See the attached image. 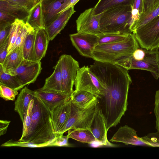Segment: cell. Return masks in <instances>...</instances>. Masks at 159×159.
<instances>
[{
	"instance_id": "cell-1",
	"label": "cell",
	"mask_w": 159,
	"mask_h": 159,
	"mask_svg": "<svg viewBox=\"0 0 159 159\" xmlns=\"http://www.w3.org/2000/svg\"><path fill=\"white\" fill-rule=\"evenodd\" d=\"M57 135L54 132L51 110L35 94L30 128L27 135L18 140L37 144L49 143Z\"/></svg>"
},
{
	"instance_id": "cell-2",
	"label": "cell",
	"mask_w": 159,
	"mask_h": 159,
	"mask_svg": "<svg viewBox=\"0 0 159 159\" xmlns=\"http://www.w3.org/2000/svg\"><path fill=\"white\" fill-rule=\"evenodd\" d=\"M139 47L134 34H129L119 42L98 44L93 51L92 58L95 61L115 64L122 57L132 54Z\"/></svg>"
},
{
	"instance_id": "cell-3",
	"label": "cell",
	"mask_w": 159,
	"mask_h": 159,
	"mask_svg": "<svg viewBox=\"0 0 159 159\" xmlns=\"http://www.w3.org/2000/svg\"><path fill=\"white\" fill-rule=\"evenodd\" d=\"M132 5L114 7L100 14V29L103 34L132 33L130 30Z\"/></svg>"
},
{
	"instance_id": "cell-4",
	"label": "cell",
	"mask_w": 159,
	"mask_h": 159,
	"mask_svg": "<svg viewBox=\"0 0 159 159\" xmlns=\"http://www.w3.org/2000/svg\"><path fill=\"white\" fill-rule=\"evenodd\" d=\"M115 64L128 70H146L150 72L155 79L159 78L158 49L148 50L140 46L132 54L122 57Z\"/></svg>"
},
{
	"instance_id": "cell-5",
	"label": "cell",
	"mask_w": 159,
	"mask_h": 159,
	"mask_svg": "<svg viewBox=\"0 0 159 159\" xmlns=\"http://www.w3.org/2000/svg\"><path fill=\"white\" fill-rule=\"evenodd\" d=\"M98 108V98L89 106L83 108L77 107L70 101V111L69 116L63 126L57 134H63L71 129H90L91 125Z\"/></svg>"
},
{
	"instance_id": "cell-6",
	"label": "cell",
	"mask_w": 159,
	"mask_h": 159,
	"mask_svg": "<svg viewBox=\"0 0 159 159\" xmlns=\"http://www.w3.org/2000/svg\"><path fill=\"white\" fill-rule=\"evenodd\" d=\"M140 46L148 50L159 48V15L133 33Z\"/></svg>"
},
{
	"instance_id": "cell-7",
	"label": "cell",
	"mask_w": 159,
	"mask_h": 159,
	"mask_svg": "<svg viewBox=\"0 0 159 159\" xmlns=\"http://www.w3.org/2000/svg\"><path fill=\"white\" fill-rule=\"evenodd\" d=\"M74 85L75 90L89 92L98 98L104 93V87L88 66H84L79 70Z\"/></svg>"
},
{
	"instance_id": "cell-8",
	"label": "cell",
	"mask_w": 159,
	"mask_h": 159,
	"mask_svg": "<svg viewBox=\"0 0 159 159\" xmlns=\"http://www.w3.org/2000/svg\"><path fill=\"white\" fill-rule=\"evenodd\" d=\"M61 62L63 93L71 95L78 70L79 62L71 55L63 54L59 59Z\"/></svg>"
},
{
	"instance_id": "cell-9",
	"label": "cell",
	"mask_w": 159,
	"mask_h": 159,
	"mask_svg": "<svg viewBox=\"0 0 159 159\" xmlns=\"http://www.w3.org/2000/svg\"><path fill=\"white\" fill-rule=\"evenodd\" d=\"M100 16L94 14L93 7L86 10L76 20L77 32L98 36L103 34L100 29Z\"/></svg>"
},
{
	"instance_id": "cell-10",
	"label": "cell",
	"mask_w": 159,
	"mask_h": 159,
	"mask_svg": "<svg viewBox=\"0 0 159 159\" xmlns=\"http://www.w3.org/2000/svg\"><path fill=\"white\" fill-rule=\"evenodd\" d=\"M42 69L40 61L24 59L15 70L14 75L23 88L27 84L34 83L40 73Z\"/></svg>"
},
{
	"instance_id": "cell-11",
	"label": "cell",
	"mask_w": 159,
	"mask_h": 159,
	"mask_svg": "<svg viewBox=\"0 0 159 159\" xmlns=\"http://www.w3.org/2000/svg\"><path fill=\"white\" fill-rule=\"evenodd\" d=\"M73 46L82 56L92 58V53L98 44V36L94 35L77 32L70 34Z\"/></svg>"
},
{
	"instance_id": "cell-12",
	"label": "cell",
	"mask_w": 159,
	"mask_h": 159,
	"mask_svg": "<svg viewBox=\"0 0 159 159\" xmlns=\"http://www.w3.org/2000/svg\"><path fill=\"white\" fill-rule=\"evenodd\" d=\"M71 0H43L42 8L45 28L55 20L59 14L65 11Z\"/></svg>"
},
{
	"instance_id": "cell-13",
	"label": "cell",
	"mask_w": 159,
	"mask_h": 159,
	"mask_svg": "<svg viewBox=\"0 0 159 159\" xmlns=\"http://www.w3.org/2000/svg\"><path fill=\"white\" fill-rule=\"evenodd\" d=\"M109 141L122 143L126 145L149 146L138 136L134 129L127 125L120 127Z\"/></svg>"
},
{
	"instance_id": "cell-14",
	"label": "cell",
	"mask_w": 159,
	"mask_h": 159,
	"mask_svg": "<svg viewBox=\"0 0 159 159\" xmlns=\"http://www.w3.org/2000/svg\"><path fill=\"white\" fill-rule=\"evenodd\" d=\"M90 128L97 141L103 145L113 146L107 139L106 122L98 106Z\"/></svg>"
},
{
	"instance_id": "cell-15",
	"label": "cell",
	"mask_w": 159,
	"mask_h": 159,
	"mask_svg": "<svg viewBox=\"0 0 159 159\" xmlns=\"http://www.w3.org/2000/svg\"><path fill=\"white\" fill-rule=\"evenodd\" d=\"M70 99L51 110L52 122L54 133L56 134L62 128L69 116L70 111Z\"/></svg>"
},
{
	"instance_id": "cell-16",
	"label": "cell",
	"mask_w": 159,
	"mask_h": 159,
	"mask_svg": "<svg viewBox=\"0 0 159 159\" xmlns=\"http://www.w3.org/2000/svg\"><path fill=\"white\" fill-rule=\"evenodd\" d=\"M71 7L59 14L57 18L45 28L50 41L53 40L64 28L72 15L75 12Z\"/></svg>"
},
{
	"instance_id": "cell-17",
	"label": "cell",
	"mask_w": 159,
	"mask_h": 159,
	"mask_svg": "<svg viewBox=\"0 0 159 159\" xmlns=\"http://www.w3.org/2000/svg\"><path fill=\"white\" fill-rule=\"evenodd\" d=\"M35 31L33 61L40 62L45 56L50 40L45 29Z\"/></svg>"
},
{
	"instance_id": "cell-18",
	"label": "cell",
	"mask_w": 159,
	"mask_h": 159,
	"mask_svg": "<svg viewBox=\"0 0 159 159\" xmlns=\"http://www.w3.org/2000/svg\"><path fill=\"white\" fill-rule=\"evenodd\" d=\"M35 94L50 110L61 103L70 99L71 95H67L42 90L41 88L34 90Z\"/></svg>"
},
{
	"instance_id": "cell-19",
	"label": "cell",
	"mask_w": 159,
	"mask_h": 159,
	"mask_svg": "<svg viewBox=\"0 0 159 159\" xmlns=\"http://www.w3.org/2000/svg\"><path fill=\"white\" fill-rule=\"evenodd\" d=\"M35 96L34 91L29 89L27 86L22 89L18 95L14 110L18 114L22 123L29 104Z\"/></svg>"
},
{
	"instance_id": "cell-20",
	"label": "cell",
	"mask_w": 159,
	"mask_h": 159,
	"mask_svg": "<svg viewBox=\"0 0 159 159\" xmlns=\"http://www.w3.org/2000/svg\"><path fill=\"white\" fill-rule=\"evenodd\" d=\"M24 59L22 46L18 47L7 54L3 62L0 65L5 72L14 75Z\"/></svg>"
},
{
	"instance_id": "cell-21",
	"label": "cell",
	"mask_w": 159,
	"mask_h": 159,
	"mask_svg": "<svg viewBox=\"0 0 159 159\" xmlns=\"http://www.w3.org/2000/svg\"><path fill=\"white\" fill-rule=\"evenodd\" d=\"M42 90L63 94L61 66L59 59L52 75L45 80Z\"/></svg>"
},
{
	"instance_id": "cell-22",
	"label": "cell",
	"mask_w": 159,
	"mask_h": 159,
	"mask_svg": "<svg viewBox=\"0 0 159 159\" xmlns=\"http://www.w3.org/2000/svg\"><path fill=\"white\" fill-rule=\"evenodd\" d=\"M0 11L12 16L16 19L26 22L30 11L16 4L5 0H0Z\"/></svg>"
},
{
	"instance_id": "cell-23",
	"label": "cell",
	"mask_w": 159,
	"mask_h": 159,
	"mask_svg": "<svg viewBox=\"0 0 159 159\" xmlns=\"http://www.w3.org/2000/svg\"><path fill=\"white\" fill-rule=\"evenodd\" d=\"M97 98L96 96L89 92L74 90L70 101L77 107L83 108L89 106Z\"/></svg>"
},
{
	"instance_id": "cell-24",
	"label": "cell",
	"mask_w": 159,
	"mask_h": 159,
	"mask_svg": "<svg viewBox=\"0 0 159 159\" xmlns=\"http://www.w3.org/2000/svg\"><path fill=\"white\" fill-rule=\"evenodd\" d=\"M26 22L35 30L45 29L43 21L41 1H39L30 11Z\"/></svg>"
},
{
	"instance_id": "cell-25",
	"label": "cell",
	"mask_w": 159,
	"mask_h": 159,
	"mask_svg": "<svg viewBox=\"0 0 159 159\" xmlns=\"http://www.w3.org/2000/svg\"><path fill=\"white\" fill-rule=\"evenodd\" d=\"M67 131V135L69 139L71 138L83 143H91L97 141L90 129H71Z\"/></svg>"
},
{
	"instance_id": "cell-26",
	"label": "cell",
	"mask_w": 159,
	"mask_h": 159,
	"mask_svg": "<svg viewBox=\"0 0 159 159\" xmlns=\"http://www.w3.org/2000/svg\"><path fill=\"white\" fill-rule=\"evenodd\" d=\"M159 15V2L148 11L142 12L139 19L131 27L133 33L136 30L144 25L151 20Z\"/></svg>"
},
{
	"instance_id": "cell-27",
	"label": "cell",
	"mask_w": 159,
	"mask_h": 159,
	"mask_svg": "<svg viewBox=\"0 0 159 159\" xmlns=\"http://www.w3.org/2000/svg\"><path fill=\"white\" fill-rule=\"evenodd\" d=\"M134 0H99L93 7L94 14H100L110 8L121 5H132Z\"/></svg>"
},
{
	"instance_id": "cell-28",
	"label": "cell",
	"mask_w": 159,
	"mask_h": 159,
	"mask_svg": "<svg viewBox=\"0 0 159 159\" xmlns=\"http://www.w3.org/2000/svg\"><path fill=\"white\" fill-rule=\"evenodd\" d=\"M35 31L33 30L27 34L22 46L24 59L34 61V45Z\"/></svg>"
},
{
	"instance_id": "cell-29",
	"label": "cell",
	"mask_w": 159,
	"mask_h": 159,
	"mask_svg": "<svg viewBox=\"0 0 159 159\" xmlns=\"http://www.w3.org/2000/svg\"><path fill=\"white\" fill-rule=\"evenodd\" d=\"M0 84L10 87L17 91L22 89V87L15 75L5 72L0 65Z\"/></svg>"
},
{
	"instance_id": "cell-30",
	"label": "cell",
	"mask_w": 159,
	"mask_h": 159,
	"mask_svg": "<svg viewBox=\"0 0 159 159\" xmlns=\"http://www.w3.org/2000/svg\"><path fill=\"white\" fill-rule=\"evenodd\" d=\"M25 22L24 21L17 19L11 25L9 36V42L8 54L12 50L19 31Z\"/></svg>"
},
{
	"instance_id": "cell-31",
	"label": "cell",
	"mask_w": 159,
	"mask_h": 159,
	"mask_svg": "<svg viewBox=\"0 0 159 159\" xmlns=\"http://www.w3.org/2000/svg\"><path fill=\"white\" fill-rule=\"evenodd\" d=\"M129 34H103L98 36V44L116 42L124 40Z\"/></svg>"
},
{
	"instance_id": "cell-32",
	"label": "cell",
	"mask_w": 159,
	"mask_h": 159,
	"mask_svg": "<svg viewBox=\"0 0 159 159\" xmlns=\"http://www.w3.org/2000/svg\"><path fill=\"white\" fill-rule=\"evenodd\" d=\"M34 98L31 101L24 116V121L22 123L23 128L22 135L19 140L22 139L27 135L30 128L31 122V112L34 102Z\"/></svg>"
},
{
	"instance_id": "cell-33",
	"label": "cell",
	"mask_w": 159,
	"mask_h": 159,
	"mask_svg": "<svg viewBox=\"0 0 159 159\" xmlns=\"http://www.w3.org/2000/svg\"><path fill=\"white\" fill-rule=\"evenodd\" d=\"M49 143L37 144L31 143H26L20 141H16L12 139L2 144V147H24L29 148H40L48 147Z\"/></svg>"
},
{
	"instance_id": "cell-34",
	"label": "cell",
	"mask_w": 159,
	"mask_h": 159,
	"mask_svg": "<svg viewBox=\"0 0 159 159\" xmlns=\"http://www.w3.org/2000/svg\"><path fill=\"white\" fill-rule=\"evenodd\" d=\"M143 12V0H134L132 5L130 27L138 20L141 14Z\"/></svg>"
},
{
	"instance_id": "cell-35",
	"label": "cell",
	"mask_w": 159,
	"mask_h": 159,
	"mask_svg": "<svg viewBox=\"0 0 159 159\" xmlns=\"http://www.w3.org/2000/svg\"><path fill=\"white\" fill-rule=\"evenodd\" d=\"M33 30L29 24L25 23L19 31L12 50L18 47L22 46L27 34Z\"/></svg>"
},
{
	"instance_id": "cell-36",
	"label": "cell",
	"mask_w": 159,
	"mask_h": 159,
	"mask_svg": "<svg viewBox=\"0 0 159 159\" xmlns=\"http://www.w3.org/2000/svg\"><path fill=\"white\" fill-rule=\"evenodd\" d=\"M18 94V92L16 90L0 84V97L4 100L14 101Z\"/></svg>"
},
{
	"instance_id": "cell-37",
	"label": "cell",
	"mask_w": 159,
	"mask_h": 159,
	"mask_svg": "<svg viewBox=\"0 0 159 159\" xmlns=\"http://www.w3.org/2000/svg\"><path fill=\"white\" fill-rule=\"evenodd\" d=\"M67 135L63 134L57 135V136L49 143L48 147H69L70 145L68 142Z\"/></svg>"
},
{
	"instance_id": "cell-38",
	"label": "cell",
	"mask_w": 159,
	"mask_h": 159,
	"mask_svg": "<svg viewBox=\"0 0 159 159\" xmlns=\"http://www.w3.org/2000/svg\"><path fill=\"white\" fill-rule=\"evenodd\" d=\"M141 138L150 147H159V132L149 133Z\"/></svg>"
},
{
	"instance_id": "cell-39",
	"label": "cell",
	"mask_w": 159,
	"mask_h": 159,
	"mask_svg": "<svg viewBox=\"0 0 159 159\" xmlns=\"http://www.w3.org/2000/svg\"><path fill=\"white\" fill-rule=\"evenodd\" d=\"M16 19L10 14L0 11V30L7 26L11 25Z\"/></svg>"
},
{
	"instance_id": "cell-40",
	"label": "cell",
	"mask_w": 159,
	"mask_h": 159,
	"mask_svg": "<svg viewBox=\"0 0 159 159\" xmlns=\"http://www.w3.org/2000/svg\"><path fill=\"white\" fill-rule=\"evenodd\" d=\"M24 7L30 11L40 0H5Z\"/></svg>"
},
{
	"instance_id": "cell-41",
	"label": "cell",
	"mask_w": 159,
	"mask_h": 159,
	"mask_svg": "<svg viewBox=\"0 0 159 159\" xmlns=\"http://www.w3.org/2000/svg\"><path fill=\"white\" fill-rule=\"evenodd\" d=\"M154 112L156 117L155 129L159 132V90L156 91L155 94Z\"/></svg>"
},
{
	"instance_id": "cell-42",
	"label": "cell",
	"mask_w": 159,
	"mask_h": 159,
	"mask_svg": "<svg viewBox=\"0 0 159 159\" xmlns=\"http://www.w3.org/2000/svg\"><path fill=\"white\" fill-rule=\"evenodd\" d=\"M9 39L8 38L0 45V64H2L8 54Z\"/></svg>"
},
{
	"instance_id": "cell-43",
	"label": "cell",
	"mask_w": 159,
	"mask_h": 159,
	"mask_svg": "<svg viewBox=\"0 0 159 159\" xmlns=\"http://www.w3.org/2000/svg\"><path fill=\"white\" fill-rule=\"evenodd\" d=\"M11 25L7 26L0 30V45L8 38Z\"/></svg>"
},
{
	"instance_id": "cell-44",
	"label": "cell",
	"mask_w": 159,
	"mask_h": 159,
	"mask_svg": "<svg viewBox=\"0 0 159 159\" xmlns=\"http://www.w3.org/2000/svg\"><path fill=\"white\" fill-rule=\"evenodd\" d=\"M11 121L9 120H0V136L5 134Z\"/></svg>"
},
{
	"instance_id": "cell-45",
	"label": "cell",
	"mask_w": 159,
	"mask_h": 159,
	"mask_svg": "<svg viewBox=\"0 0 159 159\" xmlns=\"http://www.w3.org/2000/svg\"><path fill=\"white\" fill-rule=\"evenodd\" d=\"M159 2V0H143V12L146 11Z\"/></svg>"
},
{
	"instance_id": "cell-46",
	"label": "cell",
	"mask_w": 159,
	"mask_h": 159,
	"mask_svg": "<svg viewBox=\"0 0 159 159\" xmlns=\"http://www.w3.org/2000/svg\"><path fill=\"white\" fill-rule=\"evenodd\" d=\"M40 1H42V0H40Z\"/></svg>"
}]
</instances>
